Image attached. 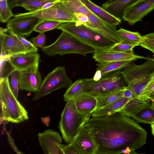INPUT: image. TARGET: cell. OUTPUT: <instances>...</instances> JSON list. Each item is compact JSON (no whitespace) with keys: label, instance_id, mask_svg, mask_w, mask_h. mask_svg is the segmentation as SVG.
<instances>
[{"label":"cell","instance_id":"obj_8","mask_svg":"<svg viewBox=\"0 0 154 154\" xmlns=\"http://www.w3.org/2000/svg\"><path fill=\"white\" fill-rule=\"evenodd\" d=\"M72 84V81L66 74L65 66H57L44 78L32 100H37L54 91L69 88Z\"/></svg>","mask_w":154,"mask_h":154},{"label":"cell","instance_id":"obj_1","mask_svg":"<svg viewBox=\"0 0 154 154\" xmlns=\"http://www.w3.org/2000/svg\"><path fill=\"white\" fill-rule=\"evenodd\" d=\"M85 126L92 131L97 145L95 154H136L146 143L147 133L135 120L118 112L92 117Z\"/></svg>","mask_w":154,"mask_h":154},{"label":"cell","instance_id":"obj_39","mask_svg":"<svg viewBox=\"0 0 154 154\" xmlns=\"http://www.w3.org/2000/svg\"><path fill=\"white\" fill-rule=\"evenodd\" d=\"M63 154H80L79 152L72 142L67 145L61 144Z\"/></svg>","mask_w":154,"mask_h":154},{"label":"cell","instance_id":"obj_31","mask_svg":"<svg viewBox=\"0 0 154 154\" xmlns=\"http://www.w3.org/2000/svg\"><path fill=\"white\" fill-rule=\"evenodd\" d=\"M14 15L9 7L8 0H0V22L6 23Z\"/></svg>","mask_w":154,"mask_h":154},{"label":"cell","instance_id":"obj_33","mask_svg":"<svg viewBox=\"0 0 154 154\" xmlns=\"http://www.w3.org/2000/svg\"><path fill=\"white\" fill-rule=\"evenodd\" d=\"M52 0H30L23 3L20 6L29 12L39 10L46 3Z\"/></svg>","mask_w":154,"mask_h":154},{"label":"cell","instance_id":"obj_26","mask_svg":"<svg viewBox=\"0 0 154 154\" xmlns=\"http://www.w3.org/2000/svg\"><path fill=\"white\" fill-rule=\"evenodd\" d=\"M133 60H123L98 63L97 70H100L102 75L109 72L121 70L128 66Z\"/></svg>","mask_w":154,"mask_h":154},{"label":"cell","instance_id":"obj_44","mask_svg":"<svg viewBox=\"0 0 154 154\" xmlns=\"http://www.w3.org/2000/svg\"><path fill=\"white\" fill-rule=\"evenodd\" d=\"M41 119L43 123L47 126H48L50 122L49 117L48 116L46 117L41 118Z\"/></svg>","mask_w":154,"mask_h":154},{"label":"cell","instance_id":"obj_14","mask_svg":"<svg viewBox=\"0 0 154 154\" xmlns=\"http://www.w3.org/2000/svg\"><path fill=\"white\" fill-rule=\"evenodd\" d=\"M40 56L37 52L31 51L11 55L8 62L19 72L32 69L38 70Z\"/></svg>","mask_w":154,"mask_h":154},{"label":"cell","instance_id":"obj_28","mask_svg":"<svg viewBox=\"0 0 154 154\" xmlns=\"http://www.w3.org/2000/svg\"><path fill=\"white\" fill-rule=\"evenodd\" d=\"M121 41V42L130 44H140L143 40V36L138 32H133L120 28L117 30Z\"/></svg>","mask_w":154,"mask_h":154},{"label":"cell","instance_id":"obj_25","mask_svg":"<svg viewBox=\"0 0 154 154\" xmlns=\"http://www.w3.org/2000/svg\"><path fill=\"white\" fill-rule=\"evenodd\" d=\"M131 117L137 123L151 125L154 122V107L147 102L144 107Z\"/></svg>","mask_w":154,"mask_h":154},{"label":"cell","instance_id":"obj_11","mask_svg":"<svg viewBox=\"0 0 154 154\" xmlns=\"http://www.w3.org/2000/svg\"><path fill=\"white\" fill-rule=\"evenodd\" d=\"M0 58L31 51L25 46L17 36L6 28H0Z\"/></svg>","mask_w":154,"mask_h":154},{"label":"cell","instance_id":"obj_19","mask_svg":"<svg viewBox=\"0 0 154 154\" xmlns=\"http://www.w3.org/2000/svg\"><path fill=\"white\" fill-rule=\"evenodd\" d=\"M74 100L76 106L81 113L91 116L95 111L97 103L95 97L83 93Z\"/></svg>","mask_w":154,"mask_h":154},{"label":"cell","instance_id":"obj_35","mask_svg":"<svg viewBox=\"0 0 154 154\" xmlns=\"http://www.w3.org/2000/svg\"><path fill=\"white\" fill-rule=\"evenodd\" d=\"M10 76V80L9 82L10 88L15 97L17 99L20 72L15 69L12 72Z\"/></svg>","mask_w":154,"mask_h":154},{"label":"cell","instance_id":"obj_42","mask_svg":"<svg viewBox=\"0 0 154 154\" xmlns=\"http://www.w3.org/2000/svg\"><path fill=\"white\" fill-rule=\"evenodd\" d=\"M30 0H8L10 9H12L17 6H20L23 2Z\"/></svg>","mask_w":154,"mask_h":154},{"label":"cell","instance_id":"obj_47","mask_svg":"<svg viewBox=\"0 0 154 154\" xmlns=\"http://www.w3.org/2000/svg\"><path fill=\"white\" fill-rule=\"evenodd\" d=\"M83 4L85 5V0H78Z\"/></svg>","mask_w":154,"mask_h":154},{"label":"cell","instance_id":"obj_7","mask_svg":"<svg viewBox=\"0 0 154 154\" xmlns=\"http://www.w3.org/2000/svg\"><path fill=\"white\" fill-rule=\"evenodd\" d=\"M120 71L107 73L97 81L94 80L93 78L84 79L85 85L83 93L96 98L114 90L125 89L127 86Z\"/></svg>","mask_w":154,"mask_h":154},{"label":"cell","instance_id":"obj_22","mask_svg":"<svg viewBox=\"0 0 154 154\" xmlns=\"http://www.w3.org/2000/svg\"><path fill=\"white\" fill-rule=\"evenodd\" d=\"M130 99L122 97L109 105L97 111H94L91 114L92 117H99L111 116L119 112Z\"/></svg>","mask_w":154,"mask_h":154},{"label":"cell","instance_id":"obj_48","mask_svg":"<svg viewBox=\"0 0 154 154\" xmlns=\"http://www.w3.org/2000/svg\"><path fill=\"white\" fill-rule=\"evenodd\" d=\"M151 105L152 106L154 107V102H151Z\"/></svg>","mask_w":154,"mask_h":154},{"label":"cell","instance_id":"obj_12","mask_svg":"<svg viewBox=\"0 0 154 154\" xmlns=\"http://www.w3.org/2000/svg\"><path fill=\"white\" fill-rule=\"evenodd\" d=\"M154 9V0H137L125 9L122 19L133 25Z\"/></svg>","mask_w":154,"mask_h":154},{"label":"cell","instance_id":"obj_18","mask_svg":"<svg viewBox=\"0 0 154 154\" xmlns=\"http://www.w3.org/2000/svg\"><path fill=\"white\" fill-rule=\"evenodd\" d=\"M40 73L32 69L20 72L19 90L36 93L42 82Z\"/></svg>","mask_w":154,"mask_h":154},{"label":"cell","instance_id":"obj_45","mask_svg":"<svg viewBox=\"0 0 154 154\" xmlns=\"http://www.w3.org/2000/svg\"><path fill=\"white\" fill-rule=\"evenodd\" d=\"M152 102H154V91L152 93L149 97V100Z\"/></svg>","mask_w":154,"mask_h":154},{"label":"cell","instance_id":"obj_9","mask_svg":"<svg viewBox=\"0 0 154 154\" xmlns=\"http://www.w3.org/2000/svg\"><path fill=\"white\" fill-rule=\"evenodd\" d=\"M13 17L7 22V28L15 35L24 36L29 35L44 20L26 13L17 14Z\"/></svg>","mask_w":154,"mask_h":154},{"label":"cell","instance_id":"obj_30","mask_svg":"<svg viewBox=\"0 0 154 154\" xmlns=\"http://www.w3.org/2000/svg\"><path fill=\"white\" fill-rule=\"evenodd\" d=\"M61 22L60 21L50 20H43L36 26L34 31L39 32H45L56 29Z\"/></svg>","mask_w":154,"mask_h":154},{"label":"cell","instance_id":"obj_2","mask_svg":"<svg viewBox=\"0 0 154 154\" xmlns=\"http://www.w3.org/2000/svg\"><path fill=\"white\" fill-rule=\"evenodd\" d=\"M0 121L19 123L29 119L28 112L12 92L8 77L0 81Z\"/></svg>","mask_w":154,"mask_h":154},{"label":"cell","instance_id":"obj_6","mask_svg":"<svg viewBox=\"0 0 154 154\" xmlns=\"http://www.w3.org/2000/svg\"><path fill=\"white\" fill-rule=\"evenodd\" d=\"M56 29L71 35L83 43L93 48L95 51L103 50L115 44L78 22L61 23Z\"/></svg>","mask_w":154,"mask_h":154},{"label":"cell","instance_id":"obj_20","mask_svg":"<svg viewBox=\"0 0 154 154\" xmlns=\"http://www.w3.org/2000/svg\"><path fill=\"white\" fill-rule=\"evenodd\" d=\"M85 5L99 18L113 26L117 27L122 22V19L114 16L90 0H85Z\"/></svg>","mask_w":154,"mask_h":154},{"label":"cell","instance_id":"obj_16","mask_svg":"<svg viewBox=\"0 0 154 154\" xmlns=\"http://www.w3.org/2000/svg\"><path fill=\"white\" fill-rule=\"evenodd\" d=\"M80 154H95L97 145L92 132L85 125L72 142Z\"/></svg>","mask_w":154,"mask_h":154},{"label":"cell","instance_id":"obj_46","mask_svg":"<svg viewBox=\"0 0 154 154\" xmlns=\"http://www.w3.org/2000/svg\"><path fill=\"white\" fill-rule=\"evenodd\" d=\"M151 132L152 135L154 136V122L151 124Z\"/></svg>","mask_w":154,"mask_h":154},{"label":"cell","instance_id":"obj_34","mask_svg":"<svg viewBox=\"0 0 154 154\" xmlns=\"http://www.w3.org/2000/svg\"><path fill=\"white\" fill-rule=\"evenodd\" d=\"M139 45L140 44H130L120 42L104 50L110 51L124 52L133 51L134 47Z\"/></svg>","mask_w":154,"mask_h":154},{"label":"cell","instance_id":"obj_13","mask_svg":"<svg viewBox=\"0 0 154 154\" xmlns=\"http://www.w3.org/2000/svg\"><path fill=\"white\" fill-rule=\"evenodd\" d=\"M89 21L84 25L108 39L114 44L120 43L121 39L113 26L99 18L92 12L88 15Z\"/></svg>","mask_w":154,"mask_h":154},{"label":"cell","instance_id":"obj_32","mask_svg":"<svg viewBox=\"0 0 154 154\" xmlns=\"http://www.w3.org/2000/svg\"><path fill=\"white\" fill-rule=\"evenodd\" d=\"M9 57H5L0 58V81L8 77L12 72L15 70L8 62Z\"/></svg>","mask_w":154,"mask_h":154},{"label":"cell","instance_id":"obj_40","mask_svg":"<svg viewBox=\"0 0 154 154\" xmlns=\"http://www.w3.org/2000/svg\"><path fill=\"white\" fill-rule=\"evenodd\" d=\"M5 124L4 123L3 124L4 125V131H5L6 135L7 137V140L8 142L11 147V148L13 149L14 151L17 154H23V153L17 149V147L15 145L14 142V140L13 138L11 136L10 133L6 130L5 128Z\"/></svg>","mask_w":154,"mask_h":154},{"label":"cell","instance_id":"obj_3","mask_svg":"<svg viewBox=\"0 0 154 154\" xmlns=\"http://www.w3.org/2000/svg\"><path fill=\"white\" fill-rule=\"evenodd\" d=\"M120 72L127 88L139 97L154 74V59L149 58L139 65L130 63Z\"/></svg>","mask_w":154,"mask_h":154},{"label":"cell","instance_id":"obj_17","mask_svg":"<svg viewBox=\"0 0 154 154\" xmlns=\"http://www.w3.org/2000/svg\"><path fill=\"white\" fill-rule=\"evenodd\" d=\"M93 58L100 63L119 61L133 60L140 59L147 60L149 58L135 55L134 54L133 51L118 52L108 51L104 50L96 51L93 53Z\"/></svg>","mask_w":154,"mask_h":154},{"label":"cell","instance_id":"obj_10","mask_svg":"<svg viewBox=\"0 0 154 154\" xmlns=\"http://www.w3.org/2000/svg\"><path fill=\"white\" fill-rule=\"evenodd\" d=\"M26 13L44 20H55L61 23L78 22L62 0L47 8Z\"/></svg>","mask_w":154,"mask_h":154},{"label":"cell","instance_id":"obj_21","mask_svg":"<svg viewBox=\"0 0 154 154\" xmlns=\"http://www.w3.org/2000/svg\"><path fill=\"white\" fill-rule=\"evenodd\" d=\"M137 0H116L103 3L102 7L115 17L122 20L125 9Z\"/></svg>","mask_w":154,"mask_h":154},{"label":"cell","instance_id":"obj_27","mask_svg":"<svg viewBox=\"0 0 154 154\" xmlns=\"http://www.w3.org/2000/svg\"><path fill=\"white\" fill-rule=\"evenodd\" d=\"M85 85L84 79H79L72 84L63 95L64 99L67 102L73 100L83 93Z\"/></svg>","mask_w":154,"mask_h":154},{"label":"cell","instance_id":"obj_43","mask_svg":"<svg viewBox=\"0 0 154 154\" xmlns=\"http://www.w3.org/2000/svg\"><path fill=\"white\" fill-rule=\"evenodd\" d=\"M102 76V75L100 71L99 70H97L93 78L94 80L97 81L100 79Z\"/></svg>","mask_w":154,"mask_h":154},{"label":"cell","instance_id":"obj_37","mask_svg":"<svg viewBox=\"0 0 154 154\" xmlns=\"http://www.w3.org/2000/svg\"><path fill=\"white\" fill-rule=\"evenodd\" d=\"M154 91V74L150 80L143 89L140 96V99L146 101L149 100V97Z\"/></svg>","mask_w":154,"mask_h":154},{"label":"cell","instance_id":"obj_41","mask_svg":"<svg viewBox=\"0 0 154 154\" xmlns=\"http://www.w3.org/2000/svg\"><path fill=\"white\" fill-rule=\"evenodd\" d=\"M22 44L26 47L33 51L37 52L38 49L33 43L27 40L24 36H21L16 35Z\"/></svg>","mask_w":154,"mask_h":154},{"label":"cell","instance_id":"obj_15","mask_svg":"<svg viewBox=\"0 0 154 154\" xmlns=\"http://www.w3.org/2000/svg\"><path fill=\"white\" fill-rule=\"evenodd\" d=\"M38 137L45 154H63L61 144L62 138L57 131L46 129L42 133H39Z\"/></svg>","mask_w":154,"mask_h":154},{"label":"cell","instance_id":"obj_38","mask_svg":"<svg viewBox=\"0 0 154 154\" xmlns=\"http://www.w3.org/2000/svg\"><path fill=\"white\" fill-rule=\"evenodd\" d=\"M31 41L34 45L37 48H42L45 46L46 37L44 33H41L36 37H33Z\"/></svg>","mask_w":154,"mask_h":154},{"label":"cell","instance_id":"obj_4","mask_svg":"<svg viewBox=\"0 0 154 154\" xmlns=\"http://www.w3.org/2000/svg\"><path fill=\"white\" fill-rule=\"evenodd\" d=\"M91 115H85L77 109L74 100L68 101L61 114L59 128L65 142L71 143Z\"/></svg>","mask_w":154,"mask_h":154},{"label":"cell","instance_id":"obj_23","mask_svg":"<svg viewBox=\"0 0 154 154\" xmlns=\"http://www.w3.org/2000/svg\"><path fill=\"white\" fill-rule=\"evenodd\" d=\"M147 101L135 97L130 99L119 112L128 117H131L147 103Z\"/></svg>","mask_w":154,"mask_h":154},{"label":"cell","instance_id":"obj_5","mask_svg":"<svg viewBox=\"0 0 154 154\" xmlns=\"http://www.w3.org/2000/svg\"><path fill=\"white\" fill-rule=\"evenodd\" d=\"M46 55L53 57L69 54H77L86 57L87 54L94 53L95 50L68 33L62 31L53 44L41 48Z\"/></svg>","mask_w":154,"mask_h":154},{"label":"cell","instance_id":"obj_29","mask_svg":"<svg viewBox=\"0 0 154 154\" xmlns=\"http://www.w3.org/2000/svg\"><path fill=\"white\" fill-rule=\"evenodd\" d=\"M69 11L74 16L78 13H81L87 15L91 12L78 0H62Z\"/></svg>","mask_w":154,"mask_h":154},{"label":"cell","instance_id":"obj_24","mask_svg":"<svg viewBox=\"0 0 154 154\" xmlns=\"http://www.w3.org/2000/svg\"><path fill=\"white\" fill-rule=\"evenodd\" d=\"M125 89L114 90L96 97L97 103L94 111L105 107L123 97L124 91Z\"/></svg>","mask_w":154,"mask_h":154},{"label":"cell","instance_id":"obj_36","mask_svg":"<svg viewBox=\"0 0 154 154\" xmlns=\"http://www.w3.org/2000/svg\"><path fill=\"white\" fill-rule=\"evenodd\" d=\"M143 36V40L140 45L150 51L154 56V32Z\"/></svg>","mask_w":154,"mask_h":154}]
</instances>
